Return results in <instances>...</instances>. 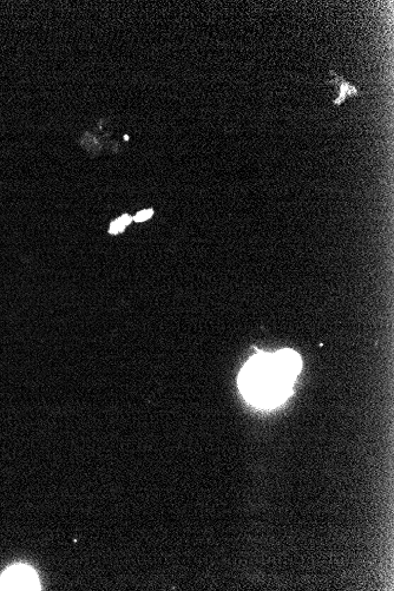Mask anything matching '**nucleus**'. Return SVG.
I'll return each mask as SVG.
<instances>
[{
    "mask_svg": "<svg viewBox=\"0 0 394 591\" xmlns=\"http://www.w3.org/2000/svg\"><path fill=\"white\" fill-rule=\"evenodd\" d=\"M38 575L31 566L16 564L0 576V590H39Z\"/></svg>",
    "mask_w": 394,
    "mask_h": 591,
    "instance_id": "2",
    "label": "nucleus"
},
{
    "mask_svg": "<svg viewBox=\"0 0 394 591\" xmlns=\"http://www.w3.org/2000/svg\"><path fill=\"white\" fill-rule=\"evenodd\" d=\"M336 79H338V83H340V85H339V97L336 101H334V104H341L342 102L345 101V98L348 97V96L360 95V92L357 91L355 87L352 86L350 83H346V81L342 80V78H339L336 76Z\"/></svg>",
    "mask_w": 394,
    "mask_h": 591,
    "instance_id": "3",
    "label": "nucleus"
},
{
    "mask_svg": "<svg viewBox=\"0 0 394 591\" xmlns=\"http://www.w3.org/2000/svg\"><path fill=\"white\" fill-rule=\"evenodd\" d=\"M133 221V217H131L128 214H125V215L120 216L119 219H117L116 221H114L110 224V228H109V233L110 234H118V233H122L124 231V229H125L128 225Z\"/></svg>",
    "mask_w": 394,
    "mask_h": 591,
    "instance_id": "4",
    "label": "nucleus"
},
{
    "mask_svg": "<svg viewBox=\"0 0 394 591\" xmlns=\"http://www.w3.org/2000/svg\"><path fill=\"white\" fill-rule=\"evenodd\" d=\"M153 214H154V212L151 209L142 210V212H139V213L136 214V216L133 217V221H136V222H143V221H145V220L150 219V217L153 216Z\"/></svg>",
    "mask_w": 394,
    "mask_h": 591,
    "instance_id": "5",
    "label": "nucleus"
},
{
    "mask_svg": "<svg viewBox=\"0 0 394 591\" xmlns=\"http://www.w3.org/2000/svg\"><path fill=\"white\" fill-rule=\"evenodd\" d=\"M301 369L296 352L284 349L274 354L254 355L242 369L238 385L248 402L261 408L275 407L292 393L295 376Z\"/></svg>",
    "mask_w": 394,
    "mask_h": 591,
    "instance_id": "1",
    "label": "nucleus"
}]
</instances>
